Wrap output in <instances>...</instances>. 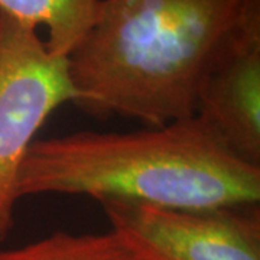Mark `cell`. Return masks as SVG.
Masks as SVG:
<instances>
[{"label": "cell", "mask_w": 260, "mask_h": 260, "mask_svg": "<svg viewBox=\"0 0 260 260\" xmlns=\"http://www.w3.org/2000/svg\"><path fill=\"white\" fill-rule=\"evenodd\" d=\"M257 20L260 0H102L68 58L73 104L145 126L192 117L205 77Z\"/></svg>", "instance_id": "cell-1"}, {"label": "cell", "mask_w": 260, "mask_h": 260, "mask_svg": "<svg viewBox=\"0 0 260 260\" xmlns=\"http://www.w3.org/2000/svg\"><path fill=\"white\" fill-rule=\"evenodd\" d=\"M19 195L185 210L253 207L260 168L233 156L192 116L126 133L81 130L37 139L20 169Z\"/></svg>", "instance_id": "cell-2"}, {"label": "cell", "mask_w": 260, "mask_h": 260, "mask_svg": "<svg viewBox=\"0 0 260 260\" xmlns=\"http://www.w3.org/2000/svg\"><path fill=\"white\" fill-rule=\"evenodd\" d=\"M74 100L68 58L54 55L38 29L0 12V242L15 229L29 148L49 116Z\"/></svg>", "instance_id": "cell-3"}, {"label": "cell", "mask_w": 260, "mask_h": 260, "mask_svg": "<svg viewBox=\"0 0 260 260\" xmlns=\"http://www.w3.org/2000/svg\"><path fill=\"white\" fill-rule=\"evenodd\" d=\"M110 230L142 260H260V211L253 207L164 208L100 201Z\"/></svg>", "instance_id": "cell-4"}, {"label": "cell", "mask_w": 260, "mask_h": 260, "mask_svg": "<svg viewBox=\"0 0 260 260\" xmlns=\"http://www.w3.org/2000/svg\"><path fill=\"white\" fill-rule=\"evenodd\" d=\"M194 116L233 156L260 168V20L205 77Z\"/></svg>", "instance_id": "cell-5"}, {"label": "cell", "mask_w": 260, "mask_h": 260, "mask_svg": "<svg viewBox=\"0 0 260 260\" xmlns=\"http://www.w3.org/2000/svg\"><path fill=\"white\" fill-rule=\"evenodd\" d=\"M102 0H0V12L32 28L47 30L45 45L70 58L99 18Z\"/></svg>", "instance_id": "cell-6"}, {"label": "cell", "mask_w": 260, "mask_h": 260, "mask_svg": "<svg viewBox=\"0 0 260 260\" xmlns=\"http://www.w3.org/2000/svg\"><path fill=\"white\" fill-rule=\"evenodd\" d=\"M0 260H142L112 230L54 232L38 240L0 247Z\"/></svg>", "instance_id": "cell-7"}]
</instances>
